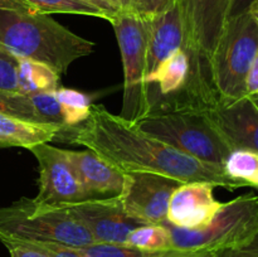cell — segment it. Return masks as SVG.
I'll list each match as a JSON object with an SVG mask.
<instances>
[{
  "label": "cell",
  "instance_id": "obj_17",
  "mask_svg": "<svg viewBox=\"0 0 258 257\" xmlns=\"http://www.w3.org/2000/svg\"><path fill=\"white\" fill-rule=\"evenodd\" d=\"M59 76L47 65L20 58L18 68V90L25 96L59 88Z\"/></svg>",
  "mask_w": 258,
  "mask_h": 257
},
{
  "label": "cell",
  "instance_id": "obj_33",
  "mask_svg": "<svg viewBox=\"0 0 258 257\" xmlns=\"http://www.w3.org/2000/svg\"><path fill=\"white\" fill-rule=\"evenodd\" d=\"M85 2L90 3V4L93 5V7H96L97 9H100L101 12L105 13L110 23L112 22L113 18H115L118 13L117 10L111 5V3L108 2V0H85Z\"/></svg>",
  "mask_w": 258,
  "mask_h": 257
},
{
  "label": "cell",
  "instance_id": "obj_28",
  "mask_svg": "<svg viewBox=\"0 0 258 257\" xmlns=\"http://www.w3.org/2000/svg\"><path fill=\"white\" fill-rule=\"evenodd\" d=\"M22 241V239H20ZM44 252L48 257H82L77 252L76 247L67 246L57 242H45V241H27Z\"/></svg>",
  "mask_w": 258,
  "mask_h": 257
},
{
  "label": "cell",
  "instance_id": "obj_30",
  "mask_svg": "<svg viewBox=\"0 0 258 257\" xmlns=\"http://www.w3.org/2000/svg\"><path fill=\"white\" fill-rule=\"evenodd\" d=\"M216 252L212 251H188V249H170L158 252L153 257H214Z\"/></svg>",
  "mask_w": 258,
  "mask_h": 257
},
{
  "label": "cell",
  "instance_id": "obj_23",
  "mask_svg": "<svg viewBox=\"0 0 258 257\" xmlns=\"http://www.w3.org/2000/svg\"><path fill=\"white\" fill-rule=\"evenodd\" d=\"M28 97H29L37 115L39 116L42 123L55 126V127L59 128L60 133L66 130L62 111H60L59 102H58L57 96H55V91L33 93Z\"/></svg>",
  "mask_w": 258,
  "mask_h": 257
},
{
  "label": "cell",
  "instance_id": "obj_26",
  "mask_svg": "<svg viewBox=\"0 0 258 257\" xmlns=\"http://www.w3.org/2000/svg\"><path fill=\"white\" fill-rule=\"evenodd\" d=\"M0 242L7 247L10 257H48L44 252L27 241L3 238Z\"/></svg>",
  "mask_w": 258,
  "mask_h": 257
},
{
  "label": "cell",
  "instance_id": "obj_35",
  "mask_svg": "<svg viewBox=\"0 0 258 257\" xmlns=\"http://www.w3.org/2000/svg\"><path fill=\"white\" fill-rule=\"evenodd\" d=\"M249 12H251V14L253 15V18L256 19L257 24H258V0H256V2L252 4L251 9H249Z\"/></svg>",
  "mask_w": 258,
  "mask_h": 257
},
{
  "label": "cell",
  "instance_id": "obj_13",
  "mask_svg": "<svg viewBox=\"0 0 258 257\" xmlns=\"http://www.w3.org/2000/svg\"><path fill=\"white\" fill-rule=\"evenodd\" d=\"M214 188L207 181L180 184L171 194L166 223L183 229L206 227L222 206L214 197Z\"/></svg>",
  "mask_w": 258,
  "mask_h": 257
},
{
  "label": "cell",
  "instance_id": "obj_3",
  "mask_svg": "<svg viewBox=\"0 0 258 257\" xmlns=\"http://www.w3.org/2000/svg\"><path fill=\"white\" fill-rule=\"evenodd\" d=\"M57 242L72 247L95 243L82 223L64 206L38 203L20 198L0 208V239Z\"/></svg>",
  "mask_w": 258,
  "mask_h": 257
},
{
  "label": "cell",
  "instance_id": "obj_24",
  "mask_svg": "<svg viewBox=\"0 0 258 257\" xmlns=\"http://www.w3.org/2000/svg\"><path fill=\"white\" fill-rule=\"evenodd\" d=\"M82 257H153L158 252H145L122 243L95 242L83 247H76Z\"/></svg>",
  "mask_w": 258,
  "mask_h": 257
},
{
  "label": "cell",
  "instance_id": "obj_32",
  "mask_svg": "<svg viewBox=\"0 0 258 257\" xmlns=\"http://www.w3.org/2000/svg\"><path fill=\"white\" fill-rule=\"evenodd\" d=\"M254 2H256V0H232L231 8H229L228 13V19L238 17V15L249 12V9H251L252 4H253Z\"/></svg>",
  "mask_w": 258,
  "mask_h": 257
},
{
  "label": "cell",
  "instance_id": "obj_15",
  "mask_svg": "<svg viewBox=\"0 0 258 257\" xmlns=\"http://www.w3.org/2000/svg\"><path fill=\"white\" fill-rule=\"evenodd\" d=\"M64 154L75 169L88 198H111L122 196L126 184L125 173L111 165L90 149H64Z\"/></svg>",
  "mask_w": 258,
  "mask_h": 257
},
{
  "label": "cell",
  "instance_id": "obj_36",
  "mask_svg": "<svg viewBox=\"0 0 258 257\" xmlns=\"http://www.w3.org/2000/svg\"><path fill=\"white\" fill-rule=\"evenodd\" d=\"M249 97H251V100L253 101V103H254V105L257 106V108H258V93H257V95L249 96Z\"/></svg>",
  "mask_w": 258,
  "mask_h": 257
},
{
  "label": "cell",
  "instance_id": "obj_29",
  "mask_svg": "<svg viewBox=\"0 0 258 257\" xmlns=\"http://www.w3.org/2000/svg\"><path fill=\"white\" fill-rule=\"evenodd\" d=\"M214 257H258V234L248 243L216 252Z\"/></svg>",
  "mask_w": 258,
  "mask_h": 257
},
{
  "label": "cell",
  "instance_id": "obj_22",
  "mask_svg": "<svg viewBox=\"0 0 258 257\" xmlns=\"http://www.w3.org/2000/svg\"><path fill=\"white\" fill-rule=\"evenodd\" d=\"M0 113L27 122L42 123L29 97L19 92L0 91Z\"/></svg>",
  "mask_w": 258,
  "mask_h": 257
},
{
  "label": "cell",
  "instance_id": "obj_2",
  "mask_svg": "<svg viewBox=\"0 0 258 257\" xmlns=\"http://www.w3.org/2000/svg\"><path fill=\"white\" fill-rule=\"evenodd\" d=\"M0 44L17 57L44 63L58 75L95 49L93 42L18 0H0Z\"/></svg>",
  "mask_w": 258,
  "mask_h": 257
},
{
  "label": "cell",
  "instance_id": "obj_4",
  "mask_svg": "<svg viewBox=\"0 0 258 257\" xmlns=\"http://www.w3.org/2000/svg\"><path fill=\"white\" fill-rule=\"evenodd\" d=\"M140 130L206 163L223 166L232 151L204 110H156L135 123Z\"/></svg>",
  "mask_w": 258,
  "mask_h": 257
},
{
  "label": "cell",
  "instance_id": "obj_10",
  "mask_svg": "<svg viewBox=\"0 0 258 257\" xmlns=\"http://www.w3.org/2000/svg\"><path fill=\"white\" fill-rule=\"evenodd\" d=\"M126 174L125 190L121 196L126 214L141 224L166 222L169 202L181 181L145 171Z\"/></svg>",
  "mask_w": 258,
  "mask_h": 257
},
{
  "label": "cell",
  "instance_id": "obj_8",
  "mask_svg": "<svg viewBox=\"0 0 258 257\" xmlns=\"http://www.w3.org/2000/svg\"><path fill=\"white\" fill-rule=\"evenodd\" d=\"M28 150L37 159L39 170V190L35 202L48 206H67L90 199L68 161L64 149L40 143Z\"/></svg>",
  "mask_w": 258,
  "mask_h": 257
},
{
  "label": "cell",
  "instance_id": "obj_20",
  "mask_svg": "<svg viewBox=\"0 0 258 257\" xmlns=\"http://www.w3.org/2000/svg\"><path fill=\"white\" fill-rule=\"evenodd\" d=\"M55 96L59 102L66 128L76 127L87 120L92 106L90 96L81 91L64 87L57 88Z\"/></svg>",
  "mask_w": 258,
  "mask_h": 257
},
{
  "label": "cell",
  "instance_id": "obj_7",
  "mask_svg": "<svg viewBox=\"0 0 258 257\" xmlns=\"http://www.w3.org/2000/svg\"><path fill=\"white\" fill-rule=\"evenodd\" d=\"M115 30L123 67V101L120 116L136 123L153 108L148 85V19L133 12L117 13Z\"/></svg>",
  "mask_w": 258,
  "mask_h": 257
},
{
  "label": "cell",
  "instance_id": "obj_9",
  "mask_svg": "<svg viewBox=\"0 0 258 257\" xmlns=\"http://www.w3.org/2000/svg\"><path fill=\"white\" fill-rule=\"evenodd\" d=\"M232 0H183L186 44L196 67L209 73L208 62L228 20Z\"/></svg>",
  "mask_w": 258,
  "mask_h": 257
},
{
  "label": "cell",
  "instance_id": "obj_16",
  "mask_svg": "<svg viewBox=\"0 0 258 257\" xmlns=\"http://www.w3.org/2000/svg\"><path fill=\"white\" fill-rule=\"evenodd\" d=\"M60 130L55 126L33 123L0 113V148L29 149L55 140Z\"/></svg>",
  "mask_w": 258,
  "mask_h": 257
},
{
  "label": "cell",
  "instance_id": "obj_34",
  "mask_svg": "<svg viewBox=\"0 0 258 257\" xmlns=\"http://www.w3.org/2000/svg\"><path fill=\"white\" fill-rule=\"evenodd\" d=\"M113 8L121 12H133L135 10V0H108Z\"/></svg>",
  "mask_w": 258,
  "mask_h": 257
},
{
  "label": "cell",
  "instance_id": "obj_5",
  "mask_svg": "<svg viewBox=\"0 0 258 257\" xmlns=\"http://www.w3.org/2000/svg\"><path fill=\"white\" fill-rule=\"evenodd\" d=\"M257 52L258 24L251 12L227 20L208 62L209 77L218 100L247 96V75Z\"/></svg>",
  "mask_w": 258,
  "mask_h": 257
},
{
  "label": "cell",
  "instance_id": "obj_18",
  "mask_svg": "<svg viewBox=\"0 0 258 257\" xmlns=\"http://www.w3.org/2000/svg\"><path fill=\"white\" fill-rule=\"evenodd\" d=\"M224 173L241 184L258 189V153L237 149L232 150L223 164Z\"/></svg>",
  "mask_w": 258,
  "mask_h": 257
},
{
  "label": "cell",
  "instance_id": "obj_11",
  "mask_svg": "<svg viewBox=\"0 0 258 257\" xmlns=\"http://www.w3.org/2000/svg\"><path fill=\"white\" fill-rule=\"evenodd\" d=\"M64 207L101 243L125 244L130 232L141 224L126 214L121 197L86 199Z\"/></svg>",
  "mask_w": 258,
  "mask_h": 257
},
{
  "label": "cell",
  "instance_id": "obj_1",
  "mask_svg": "<svg viewBox=\"0 0 258 257\" xmlns=\"http://www.w3.org/2000/svg\"><path fill=\"white\" fill-rule=\"evenodd\" d=\"M58 139L95 151L122 173L145 171L181 183L207 181L228 190L242 188L224 173L222 165L206 163L178 150L102 105L91 106L87 120L76 127L66 128L55 140Z\"/></svg>",
  "mask_w": 258,
  "mask_h": 257
},
{
  "label": "cell",
  "instance_id": "obj_25",
  "mask_svg": "<svg viewBox=\"0 0 258 257\" xmlns=\"http://www.w3.org/2000/svg\"><path fill=\"white\" fill-rule=\"evenodd\" d=\"M20 58L0 44V91L19 92L18 68Z\"/></svg>",
  "mask_w": 258,
  "mask_h": 257
},
{
  "label": "cell",
  "instance_id": "obj_21",
  "mask_svg": "<svg viewBox=\"0 0 258 257\" xmlns=\"http://www.w3.org/2000/svg\"><path fill=\"white\" fill-rule=\"evenodd\" d=\"M25 8L40 14H77L108 20L103 12L85 0H18Z\"/></svg>",
  "mask_w": 258,
  "mask_h": 257
},
{
  "label": "cell",
  "instance_id": "obj_27",
  "mask_svg": "<svg viewBox=\"0 0 258 257\" xmlns=\"http://www.w3.org/2000/svg\"><path fill=\"white\" fill-rule=\"evenodd\" d=\"M176 2L178 0H135L134 13L144 18H150L169 10Z\"/></svg>",
  "mask_w": 258,
  "mask_h": 257
},
{
  "label": "cell",
  "instance_id": "obj_6",
  "mask_svg": "<svg viewBox=\"0 0 258 257\" xmlns=\"http://www.w3.org/2000/svg\"><path fill=\"white\" fill-rule=\"evenodd\" d=\"M171 236V248L212 251L242 246L258 234V196L243 194L222 203L203 228L183 229L164 222Z\"/></svg>",
  "mask_w": 258,
  "mask_h": 257
},
{
  "label": "cell",
  "instance_id": "obj_12",
  "mask_svg": "<svg viewBox=\"0 0 258 257\" xmlns=\"http://www.w3.org/2000/svg\"><path fill=\"white\" fill-rule=\"evenodd\" d=\"M204 112L232 150L243 149L258 153V108L249 96L218 100Z\"/></svg>",
  "mask_w": 258,
  "mask_h": 257
},
{
  "label": "cell",
  "instance_id": "obj_19",
  "mask_svg": "<svg viewBox=\"0 0 258 257\" xmlns=\"http://www.w3.org/2000/svg\"><path fill=\"white\" fill-rule=\"evenodd\" d=\"M125 244L145 252H164L173 249L170 232L164 223L140 224L130 232Z\"/></svg>",
  "mask_w": 258,
  "mask_h": 257
},
{
  "label": "cell",
  "instance_id": "obj_31",
  "mask_svg": "<svg viewBox=\"0 0 258 257\" xmlns=\"http://www.w3.org/2000/svg\"><path fill=\"white\" fill-rule=\"evenodd\" d=\"M246 93L247 96H253L258 93V52L247 75Z\"/></svg>",
  "mask_w": 258,
  "mask_h": 257
},
{
  "label": "cell",
  "instance_id": "obj_14",
  "mask_svg": "<svg viewBox=\"0 0 258 257\" xmlns=\"http://www.w3.org/2000/svg\"><path fill=\"white\" fill-rule=\"evenodd\" d=\"M148 19V77L179 48H185L186 22L183 0H178L166 12ZM149 85V83H148Z\"/></svg>",
  "mask_w": 258,
  "mask_h": 257
}]
</instances>
